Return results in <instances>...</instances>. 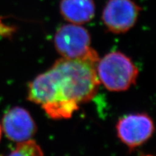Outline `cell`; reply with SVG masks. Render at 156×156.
I'll return each instance as SVG.
<instances>
[{
	"label": "cell",
	"mask_w": 156,
	"mask_h": 156,
	"mask_svg": "<svg viewBox=\"0 0 156 156\" xmlns=\"http://www.w3.org/2000/svg\"><path fill=\"white\" fill-rule=\"evenodd\" d=\"M96 73L100 84L113 92H122L135 84L137 67L131 58L122 52L113 51L99 58Z\"/></svg>",
	"instance_id": "cell-2"
},
{
	"label": "cell",
	"mask_w": 156,
	"mask_h": 156,
	"mask_svg": "<svg viewBox=\"0 0 156 156\" xmlns=\"http://www.w3.org/2000/svg\"><path fill=\"white\" fill-rule=\"evenodd\" d=\"M95 51L82 58H61L37 76L28 85V98L40 105L54 119H69L81 103L88 102L98 90Z\"/></svg>",
	"instance_id": "cell-1"
},
{
	"label": "cell",
	"mask_w": 156,
	"mask_h": 156,
	"mask_svg": "<svg viewBox=\"0 0 156 156\" xmlns=\"http://www.w3.org/2000/svg\"><path fill=\"white\" fill-rule=\"evenodd\" d=\"M146 156H152V155H146Z\"/></svg>",
	"instance_id": "cell-11"
},
{
	"label": "cell",
	"mask_w": 156,
	"mask_h": 156,
	"mask_svg": "<svg viewBox=\"0 0 156 156\" xmlns=\"http://www.w3.org/2000/svg\"><path fill=\"white\" fill-rule=\"evenodd\" d=\"M13 30H14V29L12 27H9L7 25L5 24V23H3L2 20L0 19V36H9L12 34Z\"/></svg>",
	"instance_id": "cell-9"
},
{
	"label": "cell",
	"mask_w": 156,
	"mask_h": 156,
	"mask_svg": "<svg viewBox=\"0 0 156 156\" xmlns=\"http://www.w3.org/2000/svg\"><path fill=\"white\" fill-rule=\"evenodd\" d=\"M1 136H2V126L0 124V140H1Z\"/></svg>",
	"instance_id": "cell-10"
},
{
	"label": "cell",
	"mask_w": 156,
	"mask_h": 156,
	"mask_svg": "<svg viewBox=\"0 0 156 156\" xmlns=\"http://www.w3.org/2000/svg\"><path fill=\"white\" fill-rule=\"evenodd\" d=\"M140 8L132 0H109L102 13V20L109 31L124 34L133 28Z\"/></svg>",
	"instance_id": "cell-4"
},
{
	"label": "cell",
	"mask_w": 156,
	"mask_h": 156,
	"mask_svg": "<svg viewBox=\"0 0 156 156\" xmlns=\"http://www.w3.org/2000/svg\"><path fill=\"white\" fill-rule=\"evenodd\" d=\"M59 9L66 20L77 25L90 22L95 13L93 0H61Z\"/></svg>",
	"instance_id": "cell-7"
},
{
	"label": "cell",
	"mask_w": 156,
	"mask_h": 156,
	"mask_svg": "<svg viewBox=\"0 0 156 156\" xmlns=\"http://www.w3.org/2000/svg\"><path fill=\"white\" fill-rule=\"evenodd\" d=\"M2 129L8 139L19 143L34 136L36 125L26 109L15 106L9 109L4 116Z\"/></svg>",
	"instance_id": "cell-6"
},
{
	"label": "cell",
	"mask_w": 156,
	"mask_h": 156,
	"mask_svg": "<svg viewBox=\"0 0 156 156\" xmlns=\"http://www.w3.org/2000/svg\"><path fill=\"white\" fill-rule=\"evenodd\" d=\"M117 135L130 148L140 146L147 141L154 132L152 119L145 114H132L123 116L116 124Z\"/></svg>",
	"instance_id": "cell-5"
},
{
	"label": "cell",
	"mask_w": 156,
	"mask_h": 156,
	"mask_svg": "<svg viewBox=\"0 0 156 156\" xmlns=\"http://www.w3.org/2000/svg\"><path fill=\"white\" fill-rule=\"evenodd\" d=\"M7 156H44L41 148L33 140L19 142Z\"/></svg>",
	"instance_id": "cell-8"
},
{
	"label": "cell",
	"mask_w": 156,
	"mask_h": 156,
	"mask_svg": "<svg viewBox=\"0 0 156 156\" xmlns=\"http://www.w3.org/2000/svg\"><path fill=\"white\" fill-rule=\"evenodd\" d=\"M54 46L62 58L75 59L86 57L94 51L90 47L89 32L80 25L67 24L56 30Z\"/></svg>",
	"instance_id": "cell-3"
}]
</instances>
